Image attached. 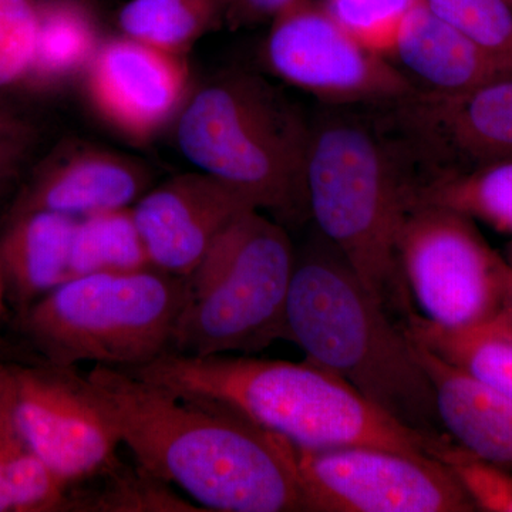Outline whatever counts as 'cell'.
Segmentation results:
<instances>
[{"label":"cell","mask_w":512,"mask_h":512,"mask_svg":"<svg viewBox=\"0 0 512 512\" xmlns=\"http://www.w3.org/2000/svg\"><path fill=\"white\" fill-rule=\"evenodd\" d=\"M84 384L138 467L205 511L311 512L284 437L119 367L96 365Z\"/></svg>","instance_id":"6da1fadb"},{"label":"cell","mask_w":512,"mask_h":512,"mask_svg":"<svg viewBox=\"0 0 512 512\" xmlns=\"http://www.w3.org/2000/svg\"><path fill=\"white\" fill-rule=\"evenodd\" d=\"M421 181L382 106H326L311 120L308 217L384 306L399 274L400 231Z\"/></svg>","instance_id":"7a4b0ae2"},{"label":"cell","mask_w":512,"mask_h":512,"mask_svg":"<svg viewBox=\"0 0 512 512\" xmlns=\"http://www.w3.org/2000/svg\"><path fill=\"white\" fill-rule=\"evenodd\" d=\"M124 370L188 399L228 407L296 446L377 447L439 460L453 441L404 426L309 360L188 356L168 350L146 365Z\"/></svg>","instance_id":"3957f363"},{"label":"cell","mask_w":512,"mask_h":512,"mask_svg":"<svg viewBox=\"0 0 512 512\" xmlns=\"http://www.w3.org/2000/svg\"><path fill=\"white\" fill-rule=\"evenodd\" d=\"M286 340L404 426L450 437L409 330L390 322L386 306L322 237L296 256Z\"/></svg>","instance_id":"277c9868"},{"label":"cell","mask_w":512,"mask_h":512,"mask_svg":"<svg viewBox=\"0 0 512 512\" xmlns=\"http://www.w3.org/2000/svg\"><path fill=\"white\" fill-rule=\"evenodd\" d=\"M175 140L197 170L285 220L308 217L305 171L311 120L261 74L227 70L188 96Z\"/></svg>","instance_id":"5b68a950"},{"label":"cell","mask_w":512,"mask_h":512,"mask_svg":"<svg viewBox=\"0 0 512 512\" xmlns=\"http://www.w3.org/2000/svg\"><path fill=\"white\" fill-rule=\"evenodd\" d=\"M295 251L288 232L262 211L239 215L188 276L173 352L188 356L258 352L286 339Z\"/></svg>","instance_id":"8992f818"},{"label":"cell","mask_w":512,"mask_h":512,"mask_svg":"<svg viewBox=\"0 0 512 512\" xmlns=\"http://www.w3.org/2000/svg\"><path fill=\"white\" fill-rule=\"evenodd\" d=\"M188 296L161 269L77 276L26 308L23 328L49 365L133 369L173 348Z\"/></svg>","instance_id":"52a82bcc"},{"label":"cell","mask_w":512,"mask_h":512,"mask_svg":"<svg viewBox=\"0 0 512 512\" xmlns=\"http://www.w3.org/2000/svg\"><path fill=\"white\" fill-rule=\"evenodd\" d=\"M397 259L420 318L431 325L468 329L500 315L511 264L467 215L416 202L400 231Z\"/></svg>","instance_id":"ba28073f"},{"label":"cell","mask_w":512,"mask_h":512,"mask_svg":"<svg viewBox=\"0 0 512 512\" xmlns=\"http://www.w3.org/2000/svg\"><path fill=\"white\" fill-rule=\"evenodd\" d=\"M285 440L311 512H473L441 461L386 448H306Z\"/></svg>","instance_id":"9c48e42d"},{"label":"cell","mask_w":512,"mask_h":512,"mask_svg":"<svg viewBox=\"0 0 512 512\" xmlns=\"http://www.w3.org/2000/svg\"><path fill=\"white\" fill-rule=\"evenodd\" d=\"M265 66L326 106H382L413 93L402 74L357 42L323 0H298L269 22Z\"/></svg>","instance_id":"30bf717a"},{"label":"cell","mask_w":512,"mask_h":512,"mask_svg":"<svg viewBox=\"0 0 512 512\" xmlns=\"http://www.w3.org/2000/svg\"><path fill=\"white\" fill-rule=\"evenodd\" d=\"M424 181L512 160V73L453 96L382 104Z\"/></svg>","instance_id":"8fae6325"},{"label":"cell","mask_w":512,"mask_h":512,"mask_svg":"<svg viewBox=\"0 0 512 512\" xmlns=\"http://www.w3.org/2000/svg\"><path fill=\"white\" fill-rule=\"evenodd\" d=\"M13 407L23 437L66 481L104 473L121 441L74 367H10Z\"/></svg>","instance_id":"7c38bea8"},{"label":"cell","mask_w":512,"mask_h":512,"mask_svg":"<svg viewBox=\"0 0 512 512\" xmlns=\"http://www.w3.org/2000/svg\"><path fill=\"white\" fill-rule=\"evenodd\" d=\"M83 80L97 117L136 144L153 140L177 119L191 94L187 56L124 35L104 37Z\"/></svg>","instance_id":"4fadbf2b"},{"label":"cell","mask_w":512,"mask_h":512,"mask_svg":"<svg viewBox=\"0 0 512 512\" xmlns=\"http://www.w3.org/2000/svg\"><path fill=\"white\" fill-rule=\"evenodd\" d=\"M131 208L151 265L183 278L232 221L258 210L245 192L200 170L151 187Z\"/></svg>","instance_id":"5bb4252c"},{"label":"cell","mask_w":512,"mask_h":512,"mask_svg":"<svg viewBox=\"0 0 512 512\" xmlns=\"http://www.w3.org/2000/svg\"><path fill=\"white\" fill-rule=\"evenodd\" d=\"M153 173L137 158L72 143L37 164L8 212L45 210L84 218L133 207L151 187Z\"/></svg>","instance_id":"9a60e30c"},{"label":"cell","mask_w":512,"mask_h":512,"mask_svg":"<svg viewBox=\"0 0 512 512\" xmlns=\"http://www.w3.org/2000/svg\"><path fill=\"white\" fill-rule=\"evenodd\" d=\"M384 59L402 74L413 93L429 96H453L512 73L510 66L420 0Z\"/></svg>","instance_id":"2e32d148"},{"label":"cell","mask_w":512,"mask_h":512,"mask_svg":"<svg viewBox=\"0 0 512 512\" xmlns=\"http://www.w3.org/2000/svg\"><path fill=\"white\" fill-rule=\"evenodd\" d=\"M414 342L444 431L474 456L512 471V399Z\"/></svg>","instance_id":"e0dca14e"},{"label":"cell","mask_w":512,"mask_h":512,"mask_svg":"<svg viewBox=\"0 0 512 512\" xmlns=\"http://www.w3.org/2000/svg\"><path fill=\"white\" fill-rule=\"evenodd\" d=\"M77 218L45 210L8 212L0 229V265L8 293L29 308L70 281Z\"/></svg>","instance_id":"ac0fdd59"},{"label":"cell","mask_w":512,"mask_h":512,"mask_svg":"<svg viewBox=\"0 0 512 512\" xmlns=\"http://www.w3.org/2000/svg\"><path fill=\"white\" fill-rule=\"evenodd\" d=\"M97 0H43L25 90L52 92L84 74L103 42Z\"/></svg>","instance_id":"d6986e66"},{"label":"cell","mask_w":512,"mask_h":512,"mask_svg":"<svg viewBox=\"0 0 512 512\" xmlns=\"http://www.w3.org/2000/svg\"><path fill=\"white\" fill-rule=\"evenodd\" d=\"M0 471L13 511H69V484L37 456L19 429L9 366L0 369Z\"/></svg>","instance_id":"ffe728a7"},{"label":"cell","mask_w":512,"mask_h":512,"mask_svg":"<svg viewBox=\"0 0 512 512\" xmlns=\"http://www.w3.org/2000/svg\"><path fill=\"white\" fill-rule=\"evenodd\" d=\"M407 330L431 352L512 399V328L503 316L458 330L437 328L413 316Z\"/></svg>","instance_id":"44dd1931"},{"label":"cell","mask_w":512,"mask_h":512,"mask_svg":"<svg viewBox=\"0 0 512 512\" xmlns=\"http://www.w3.org/2000/svg\"><path fill=\"white\" fill-rule=\"evenodd\" d=\"M225 0H127L117 13L120 35L187 56L198 40L225 25Z\"/></svg>","instance_id":"7402d4cb"},{"label":"cell","mask_w":512,"mask_h":512,"mask_svg":"<svg viewBox=\"0 0 512 512\" xmlns=\"http://www.w3.org/2000/svg\"><path fill=\"white\" fill-rule=\"evenodd\" d=\"M416 202L439 205L512 234V160L430 178L420 185Z\"/></svg>","instance_id":"603a6c76"},{"label":"cell","mask_w":512,"mask_h":512,"mask_svg":"<svg viewBox=\"0 0 512 512\" xmlns=\"http://www.w3.org/2000/svg\"><path fill=\"white\" fill-rule=\"evenodd\" d=\"M133 208L79 218L74 234L72 275L121 274L151 268ZM72 278V279H73Z\"/></svg>","instance_id":"cb8c5ba5"},{"label":"cell","mask_w":512,"mask_h":512,"mask_svg":"<svg viewBox=\"0 0 512 512\" xmlns=\"http://www.w3.org/2000/svg\"><path fill=\"white\" fill-rule=\"evenodd\" d=\"M430 12L466 33L512 69L510 0H420Z\"/></svg>","instance_id":"d4e9b609"},{"label":"cell","mask_w":512,"mask_h":512,"mask_svg":"<svg viewBox=\"0 0 512 512\" xmlns=\"http://www.w3.org/2000/svg\"><path fill=\"white\" fill-rule=\"evenodd\" d=\"M43 0H0V94L25 89Z\"/></svg>","instance_id":"484cf974"},{"label":"cell","mask_w":512,"mask_h":512,"mask_svg":"<svg viewBox=\"0 0 512 512\" xmlns=\"http://www.w3.org/2000/svg\"><path fill=\"white\" fill-rule=\"evenodd\" d=\"M323 3L357 42L384 57L419 0H323Z\"/></svg>","instance_id":"4316f807"},{"label":"cell","mask_w":512,"mask_h":512,"mask_svg":"<svg viewBox=\"0 0 512 512\" xmlns=\"http://www.w3.org/2000/svg\"><path fill=\"white\" fill-rule=\"evenodd\" d=\"M439 460L451 471L477 511L512 512V471L481 460L456 441L448 444Z\"/></svg>","instance_id":"83f0119b"},{"label":"cell","mask_w":512,"mask_h":512,"mask_svg":"<svg viewBox=\"0 0 512 512\" xmlns=\"http://www.w3.org/2000/svg\"><path fill=\"white\" fill-rule=\"evenodd\" d=\"M111 481L106 490L84 505L83 511H201L178 498L170 497L165 483L143 468L138 473L110 467Z\"/></svg>","instance_id":"f1b7e54d"},{"label":"cell","mask_w":512,"mask_h":512,"mask_svg":"<svg viewBox=\"0 0 512 512\" xmlns=\"http://www.w3.org/2000/svg\"><path fill=\"white\" fill-rule=\"evenodd\" d=\"M37 144L35 123L0 94V200L19 184Z\"/></svg>","instance_id":"f546056e"},{"label":"cell","mask_w":512,"mask_h":512,"mask_svg":"<svg viewBox=\"0 0 512 512\" xmlns=\"http://www.w3.org/2000/svg\"><path fill=\"white\" fill-rule=\"evenodd\" d=\"M225 26L229 29L252 28L269 23L298 0H225Z\"/></svg>","instance_id":"4dcf8cb0"},{"label":"cell","mask_w":512,"mask_h":512,"mask_svg":"<svg viewBox=\"0 0 512 512\" xmlns=\"http://www.w3.org/2000/svg\"><path fill=\"white\" fill-rule=\"evenodd\" d=\"M500 315L512 328V265L510 274H508L507 286H505L503 309H501Z\"/></svg>","instance_id":"1f68e13d"},{"label":"cell","mask_w":512,"mask_h":512,"mask_svg":"<svg viewBox=\"0 0 512 512\" xmlns=\"http://www.w3.org/2000/svg\"><path fill=\"white\" fill-rule=\"evenodd\" d=\"M13 511L12 498H10L8 485L0 471V512Z\"/></svg>","instance_id":"d6a6232c"},{"label":"cell","mask_w":512,"mask_h":512,"mask_svg":"<svg viewBox=\"0 0 512 512\" xmlns=\"http://www.w3.org/2000/svg\"><path fill=\"white\" fill-rule=\"evenodd\" d=\"M6 296H8V286H6L5 275H3L2 265H0V315L5 311Z\"/></svg>","instance_id":"836d02e7"},{"label":"cell","mask_w":512,"mask_h":512,"mask_svg":"<svg viewBox=\"0 0 512 512\" xmlns=\"http://www.w3.org/2000/svg\"><path fill=\"white\" fill-rule=\"evenodd\" d=\"M510 264L512 265V244H511V248H510Z\"/></svg>","instance_id":"e575fe53"},{"label":"cell","mask_w":512,"mask_h":512,"mask_svg":"<svg viewBox=\"0 0 512 512\" xmlns=\"http://www.w3.org/2000/svg\"><path fill=\"white\" fill-rule=\"evenodd\" d=\"M510 5H511V9H512V0H510Z\"/></svg>","instance_id":"d590c367"},{"label":"cell","mask_w":512,"mask_h":512,"mask_svg":"<svg viewBox=\"0 0 512 512\" xmlns=\"http://www.w3.org/2000/svg\"><path fill=\"white\" fill-rule=\"evenodd\" d=\"M0 369H2V365H0Z\"/></svg>","instance_id":"8d00e7d4"}]
</instances>
